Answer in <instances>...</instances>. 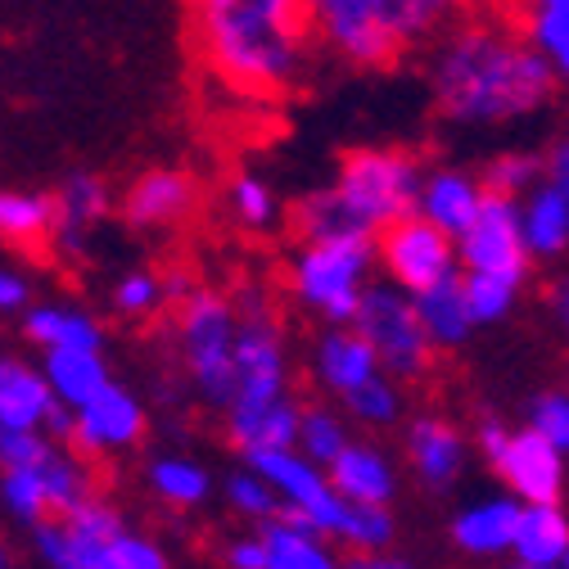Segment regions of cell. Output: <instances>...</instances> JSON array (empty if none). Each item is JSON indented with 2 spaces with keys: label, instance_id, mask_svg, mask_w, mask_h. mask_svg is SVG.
Wrapping results in <instances>:
<instances>
[{
  "label": "cell",
  "instance_id": "cell-1",
  "mask_svg": "<svg viewBox=\"0 0 569 569\" xmlns=\"http://www.w3.org/2000/svg\"><path fill=\"white\" fill-rule=\"evenodd\" d=\"M425 50L430 100L452 127H511L560 96L551 63L502 6L452 23Z\"/></svg>",
  "mask_w": 569,
  "mask_h": 569
},
{
  "label": "cell",
  "instance_id": "cell-2",
  "mask_svg": "<svg viewBox=\"0 0 569 569\" xmlns=\"http://www.w3.org/2000/svg\"><path fill=\"white\" fill-rule=\"evenodd\" d=\"M194 37L231 91L284 96L308 68L303 0H194Z\"/></svg>",
  "mask_w": 569,
  "mask_h": 569
},
{
  "label": "cell",
  "instance_id": "cell-3",
  "mask_svg": "<svg viewBox=\"0 0 569 569\" xmlns=\"http://www.w3.org/2000/svg\"><path fill=\"white\" fill-rule=\"evenodd\" d=\"M376 271H380L376 236L299 240V249L284 262V290L321 326H339L358 317V303Z\"/></svg>",
  "mask_w": 569,
  "mask_h": 569
},
{
  "label": "cell",
  "instance_id": "cell-4",
  "mask_svg": "<svg viewBox=\"0 0 569 569\" xmlns=\"http://www.w3.org/2000/svg\"><path fill=\"white\" fill-rule=\"evenodd\" d=\"M236 339L240 303L222 290H194L177 303V352L199 402L227 411L236 398Z\"/></svg>",
  "mask_w": 569,
  "mask_h": 569
},
{
  "label": "cell",
  "instance_id": "cell-5",
  "mask_svg": "<svg viewBox=\"0 0 569 569\" xmlns=\"http://www.w3.org/2000/svg\"><path fill=\"white\" fill-rule=\"evenodd\" d=\"M236 303H240V339H236V398L227 407V425H240L290 393V352H284V330L271 299L258 284H249V290L236 295Z\"/></svg>",
  "mask_w": 569,
  "mask_h": 569
},
{
  "label": "cell",
  "instance_id": "cell-6",
  "mask_svg": "<svg viewBox=\"0 0 569 569\" xmlns=\"http://www.w3.org/2000/svg\"><path fill=\"white\" fill-rule=\"evenodd\" d=\"M475 448L520 502H560L569 483V452L556 448L533 425H507L483 416L475 425Z\"/></svg>",
  "mask_w": 569,
  "mask_h": 569
},
{
  "label": "cell",
  "instance_id": "cell-7",
  "mask_svg": "<svg viewBox=\"0 0 569 569\" xmlns=\"http://www.w3.org/2000/svg\"><path fill=\"white\" fill-rule=\"evenodd\" d=\"M335 186L352 208H358V218L371 231H380V227H389V222L420 208L425 163L398 146H362V150L343 154Z\"/></svg>",
  "mask_w": 569,
  "mask_h": 569
},
{
  "label": "cell",
  "instance_id": "cell-8",
  "mask_svg": "<svg viewBox=\"0 0 569 569\" xmlns=\"http://www.w3.org/2000/svg\"><path fill=\"white\" fill-rule=\"evenodd\" d=\"M352 326L371 339V348L380 352V367L398 380H425L439 362V348H435L430 330H425V321H420L416 295H407L402 284H393L389 276L367 284Z\"/></svg>",
  "mask_w": 569,
  "mask_h": 569
},
{
  "label": "cell",
  "instance_id": "cell-9",
  "mask_svg": "<svg viewBox=\"0 0 569 569\" xmlns=\"http://www.w3.org/2000/svg\"><path fill=\"white\" fill-rule=\"evenodd\" d=\"M244 461L271 479L284 511L303 516L308 525H317L339 547V533H343V520H348L352 502L335 488V479L321 461H312L299 448H253V452H244Z\"/></svg>",
  "mask_w": 569,
  "mask_h": 569
},
{
  "label": "cell",
  "instance_id": "cell-10",
  "mask_svg": "<svg viewBox=\"0 0 569 569\" xmlns=\"http://www.w3.org/2000/svg\"><path fill=\"white\" fill-rule=\"evenodd\" d=\"M376 258H380V276L402 284L407 295H420V290H430V284L461 271L457 236H448L439 222L425 218V212H407V218L380 227L376 231Z\"/></svg>",
  "mask_w": 569,
  "mask_h": 569
},
{
  "label": "cell",
  "instance_id": "cell-11",
  "mask_svg": "<svg viewBox=\"0 0 569 569\" xmlns=\"http://www.w3.org/2000/svg\"><path fill=\"white\" fill-rule=\"evenodd\" d=\"M312 41L335 50L352 68H389L407 50L393 41L380 0H303Z\"/></svg>",
  "mask_w": 569,
  "mask_h": 569
},
{
  "label": "cell",
  "instance_id": "cell-12",
  "mask_svg": "<svg viewBox=\"0 0 569 569\" xmlns=\"http://www.w3.org/2000/svg\"><path fill=\"white\" fill-rule=\"evenodd\" d=\"M457 249H461V271H497V276L529 280L533 253H529L525 227H520V199L488 190L479 218L466 227Z\"/></svg>",
  "mask_w": 569,
  "mask_h": 569
},
{
  "label": "cell",
  "instance_id": "cell-13",
  "mask_svg": "<svg viewBox=\"0 0 569 569\" xmlns=\"http://www.w3.org/2000/svg\"><path fill=\"white\" fill-rule=\"evenodd\" d=\"M146 435V407L140 398L122 385H104L87 407H78V430H73V448L87 457H113L140 443Z\"/></svg>",
  "mask_w": 569,
  "mask_h": 569
},
{
  "label": "cell",
  "instance_id": "cell-14",
  "mask_svg": "<svg viewBox=\"0 0 569 569\" xmlns=\"http://www.w3.org/2000/svg\"><path fill=\"white\" fill-rule=\"evenodd\" d=\"M312 380L326 398H343L352 393L362 380H371L380 367V352L371 348V339L352 326V321H339V326H326L317 339H312Z\"/></svg>",
  "mask_w": 569,
  "mask_h": 569
},
{
  "label": "cell",
  "instance_id": "cell-15",
  "mask_svg": "<svg viewBox=\"0 0 569 569\" xmlns=\"http://www.w3.org/2000/svg\"><path fill=\"white\" fill-rule=\"evenodd\" d=\"M194 208H199V181L181 168H154L131 181L122 199V218L136 231H172Z\"/></svg>",
  "mask_w": 569,
  "mask_h": 569
},
{
  "label": "cell",
  "instance_id": "cell-16",
  "mask_svg": "<svg viewBox=\"0 0 569 569\" xmlns=\"http://www.w3.org/2000/svg\"><path fill=\"white\" fill-rule=\"evenodd\" d=\"M466 457H470V443L461 435V425H452L448 416H416L407 425V461H411V475L425 483V488H452L466 470Z\"/></svg>",
  "mask_w": 569,
  "mask_h": 569
},
{
  "label": "cell",
  "instance_id": "cell-17",
  "mask_svg": "<svg viewBox=\"0 0 569 569\" xmlns=\"http://www.w3.org/2000/svg\"><path fill=\"white\" fill-rule=\"evenodd\" d=\"M59 520L68 533V560H73V569H118V547H122L131 525L118 516L113 502L91 492L87 502L63 511Z\"/></svg>",
  "mask_w": 569,
  "mask_h": 569
},
{
  "label": "cell",
  "instance_id": "cell-18",
  "mask_svg": "<svg viewBox=\"0 0 569 569\" xmlns=\"http://www.w3.org/2000/svg\"><path fill=\"white\" fill-rule=\"evenodd\" d=\"M520 511H525V502L511 488L497 492V497H483V502L461 507L452 516V547L461 556H479V560L511 556L516 529H520Z\"/></svg>",
  "mask_w": 569,
  "mask_h": 569
},
{
  "label": "cell",
  "instance_id": "cell-19",
  "mask_svg": "<svg viewBox=\"0 0 569 569\" xmlns=\"http://www.w3.org/2000/svg\"><path fill=\"white\" fill-rule=\"evenodd\" d=\"M488 199L483 172L470 168H425V186H420V208L430 222H439L448 236H466V227L479 218V208Z\"/></svg>",
  "mask_w": 569,
  "mask_h": 569
},
{
  "label": "cell",
  "instance_id": "cell-20",
  "mask_svg": "<svg viewBox=\"0 0 569 569\" xmlns=\"http://www.w3.org/2000/svg\"><path fill=\"white\" fill-rule=\"evenodd\" d=\"M104 218H109V186L100 177H91V172H78V177H68V186L54 199V231H50V240L59 244V253L78 258L91 244V236H96V227Z\"/></svg>",
  "mask_w": 569,
  "mask_h": 569
},
{
  "label": "cell",
  "instance_id": "cell-21",
  "mask_svg": "<svg viewBox=\"0 0 569 569\" xmlns=\"http://www.w3.org/2000/svg\"><path fill=\"white\" fill-rule=\"evenodd\" d=\"M258 538L267 542L271 569H335L339 565V547L317 525H308L303 516L284 511V507L276 516L258 520Z\"/></svg>",
  "mask_w": 569,
  "mask_h": 569
},
{
  "label": "cell",
  "instance_id": "cell-22",
  "mask_svg": "<svg viewBox=\"0 0 569 569\" xmlns=\"http://www.w3.org/2000/svg\"><path fill=\"white\" fill-rule=\"evenodd\" d=\"M335 488L348 497V502H362V507H389L393 492H398V470L389 461L385 448L376 443H352L326 466Z\"/></svg>",
  "mask_w": 569,
  "mask_h": 569
},
{
  "label": "cell",
  "instance_id": "cell-23",
  "mask_svg": "<svg viewBox=\"0 0 569 569\" xmlns=\"http://www.w3.org/2000/svg\"><path fill=\"white\" fill-rule=\"evenodd\" d=\"M385 23L402 50H420L443 37L452 23L488 10V0H380Z\"/></svg>",
  "mask_w": 569,
  "mask_h": 569
},
{
  "label": "cell",
  "instance_id": "cell-24",
  "mask_svg": "<svg viewBox=\"0 0 569 569\" xmlns=\"http://www.w3.org/2000/svg\"><path fill=\"white\" fill-rule=\"evenodd\" d=\"M520 227L533 262H556L569 253V190L560 181H538L520 199Z\"/></svg>",
  "mask_w": 569,
  "mask_h": 569
},
{
  "label": "cell",
  "instance_id": "cell-25",
  "mask_svg": "<svg viewBox=\"0 0 569 569\" xmlns=\"http://www.w3.org/2000/svg\"><path fill=\"white\" fill-rule=\"evenodd\" d=\"M54 389L41 367L0 358V430H46Z\"/></svg>",
  "mask_w": 569,
  "mask_h": 569
},
{
  "label": "cell",
  "instance_id": "cell-26",
  "mask_svg": "<svg viewBox=\"0 0 569 569\" xmlns=\"http://www.w3.org/2000/svg\"><path fill=\"white\" fill-rule=\"evenodd\" d=\"M502 10L551 63L560 91H569V0H502Z\"/></svg>",
  "mask_w": 569,
  "mask_h": 569
},
{
  "label": "cell",
  "instance_id": "cell-27",
  "mask_svg": "<svg viewBox=\"0 0 569 569\" xmlns=\"http://www.w3.org/2000/svg\"><path fill=\"white\" fill-rule=\"evenodd\" d=\"M511 556L525 569H560L565 565V556H569V516L560 511V502H525Z\"/></svg>",
  "mask_w": 569,
  "mask_h": 569
},
{
  "label": "cell",
  "instance_id": "cell-28",
  "mask_svg": "<svg viewBox=\"0 0 569 569\" xmlns=\"http://www.w3.org/2000/svg\"><path fill=\"white\" fill-rule=\"evenodd\" d=\"M416 308H420V321L430 330L435 348L448 352V348H461L479 326H475V312H470V299H466V284H461V271L430 284V290L416 295Z\"/></svg>",
  "mask_w": 569,
  "mask_h": 569
},
{
  "label": "cell",
  "instance_id": "cell-29",
  "mask_svg": "<svg viewBox=\"0 0 569 569\" xmlns=\"http://www.w3.org/2000/svg\"><path fill=\"white\" fill-rule=\"evenodd\" d=\"M41 371L54 389L59 402L68 407H87L104 385H109V367L100 358V348H46Z\"/></svg>",
  "mask_w": 569,
  "mask_h": 569
},
{
  "label": "cell",
  "instance_id": "cell-30",
  "mask_svg": "<svg viewBox=\"0 0 569 569\" xmlns=\"http://www.w3.org/2000/svg\"><path fill=\"white\" fill-rule=\"evenodd\" d=\"M23 330L28 339L46 352V348H100L104 330L91 312L82 308H63V303H37L23 312Z\"/></svg>",
  "mask_w": 569,
  "mask_h": 569
},
{
  "label": "cell",
  "instance_id": "cell-31",
  "mask_svg": "<svg viewBox=\"0 0 569 569\" xmlns=\"http://www.w3.org/2000/svg\"><path fill=\"white\" fill-rule=\"evenodd\" d=\"M295 231L299 240H335V236H376L362 218H358V208H352L339 186L330 181L326 190H312L295 203Z\"/></svg>",
  "mask_w": 569,
  "mask_h": 569
},
{
  "label": "cell",
  "instance_id": "cell-32",
  "mask_svg": "<svg viewBox=\"0 0 569 569\" xmlns=\"http://www.w3.org/2000/svg\"><path fill=\"white\" fill-rule=\"evenodd\" d=\"M146 479H150V492L159 497L163 507H177V511H194L208 502L212 492V479L199 461L190 457H154L146 466Z\"/></svg>",
  "mask_w": 569,
  "mask_h": 569
},
{
  "label": "cell",
  "instance_id": "cell-33",
  "mask_svg": "<svg viewBox=\"0 0 569 569\" xmlns=\"http://www.w3.org/2000/svg\"><path fill=\"white\" fill-rule=\"evenodd\" d=\"M402 385L407 380H398L389 371H376L371 380H362L352 393H343L339 407L348 411V420L367 425V430H389V425L402 420Z\"/></svg>",
  "mask_w": 569,
  "mask_h": 569
},
{
  "label": "cell",
  "instance_id": "cell-34",
  "mask_svg": "<svg viewBox=\"0 0 569 569\" xmlns=\"http://www.w3.org/2000/svg\"><path fill=\"white\" fill-rule=\"evenodd\" d=\"M50 231H54V199L0 190V240L37 244V240H50Z\"/></svg>",
  "mask_w": 569,
  "mask_h": 569
},
{
  "label": "cell",
  "instance_id": "cell-35",
  "mask_svg": "<svg viewBox=\"0 0 569 569\" xmlns=\"http://www.w3.org/2000/svg\"><path fill=\"white\" fill-rule=\"evenodd\" d=\"M227 208H231V222L249 236H262L280 222V199L271 190V181H262L258 172H236L227 186Z\"/></svg>",
  "mask_w": 569,
  "mask_h": 569
},
{
  "label": "cell",
  "instance_id": "cell-36",
  "mask_svg": "<svg viewBox=\"0 0 569 569\" xmlns=\"http://www.w3.org/2000/svg\"><path fill=\"white\" fill-rule=\"evenodd\" d=\"M41 475H46V488H50V507L54 516L73 511L78 502L96 492V475L87 466V452H63V443L41 461Z\"/></svg>",
  "mask_w": 569,
  "mask_h": 569
},
{
  "label": "cell",
  "instance_id": "cell-37",
  "mask_svg": "<svg viewBox=\"0 0 569 569\" xmlns=\"http://www.w3.org/2000/svg\"><path fill=\"white\" fill-rule=\"evenodd\" d=\"M461 284H466V299H470V312H475V326H497L507 321L520 303V290L525 280L516 276H497V271H461Z\"/></svg>",
  "mask_w": 569,
  "mask_h": 569
},
{
  "label": "cell",
  "instance_id": "cell-38",
  "mask_svg": "<svg viewBox=\"0 0 569 569\" xmlns=\"http://www.w3.org/2000/svg\"><path fill=\"white\" fill-rule=\"evenodd\" d=\"M547 154L542 150H502L483 163V186L492 194H511V199H525L538 181H547Z\"/></svg>",
  "mask_w": 569,
  "mask_h": 569
},
{
  "label": "cell",
  "instance_id": "cell-39",
  "mask_svg": "<svg viewBox=\"0 0 569 569\" xmlns=\"http://www.w3.org/2000/svg\"><path fill=\"white\" fill-rule=\"evenodd\" d=\"M0 507H6L19 525H37L46 516H54L50 507V488L41 466H23V470H0Z\"/></svg>",
  "mask_w": 569,
  "mask_h": 569
},
{
  "label": "cell",
  "instance_id": "cell-40",
  "mask_svg": "<svg viewBox=\"0 0 569 569\" xmlns=\"http://www.w3.org/2000/svg\"><path fill=\"white\" fill-rule=\"evenodd\" d=\"M348 411H335V407H321V402H312V407H303V425H299V452H308L312 461H321V466H330L343 448H348V420H343Z\"/></svg>",
  "mask_w": 569,
  "mask_h": 569
},
{
  "label": "cell",
  "instance_id": "cell-41",
  "mask_svg": "<svg viewBox=\"0 0 569 569\" xmlns=\"http://www.w3.org/2000/svg\"><path fill=\"white\" fill-rule=\"evenodd\" d=\"M222 492H227V507H231L236 516H244V520H253V525L280 511V492H276V488H271V479H267L262 470H253L249 461H244V470H236V475H227V483H222Z\"/></svg>",
  "mask_w": 569,
  "mask_h": 569
},
{
  "label": "cell",
  "instance_id": "cell-42",
  "mask_svg": "<svg viewBox=\"0 0 569 569\" xmlns=\"http://www.w3.org/2000/svg\"><path fill=\"white\" fill-rule=\"evenodd\" d=\"M168 303V295H163V276L159 271H127L118 284H113V308L122 312V317H150V312H159Z\"/></svg>",
  "mask_w": 569,
  "mask_h": 569
},
{
  "label": "cell",
  "instance_id": "cell-43",
  "mask_svg": "<svg viewBox=\"0 0 569 569\" xmlns=\"http://www.w3.org/2000/svg\"><path fill=\"white\" fill-rule=\"evenodd\" d=\"M59 443L46 430H0V470L41 466Z\"/></svg>",
  "mask_w": 569,
  "mask_h": 569
},
{
  "label": "cell",
  "instance_id": "cell-44",
  "mask_svg": "<svg viewBox=\"0 0 569 569\" xmlns=\"http://www.w3.org/2000/svg\"><path fill=\"white\" fill-rule=\"evenodd\" d=\"M529 425H533V430H542L556 448L569 452V389H547V393H538L533 407H529Z\"/></svg>",
  "mask_w": 569,
  "mask_h": 569
},
{
  "label": "cell",
  "instance_id": "cell-45",
  "mask_svg": "<svg viewBox=\"0 0 569 569\" xmlns=\"http://www.w3.org/2000/svg\"><path fill=\"white\" fill-rule=\"evenodd\" d=\"M32 556L50 569H73V560H68V533H63L59 516H46L32 525Z\"/></svg>",
  "mask_w": 569,
  "mask_h": 569
},
{
  "label": "cell",
  "instance_id": "cell-46",
  "mask_svg": "<svg viewBox=\"0 0 569 569\" xmlns=\"http://www.w3.org/2000/svg\"><path fill=\"white\" fill-rule=\"evenodd\" d=\"M32 308V280L19 267H0V317Z\"/></svg>",
  "mask_w": 569,
  "mask_h": 569
},
{
  "label": "cell",
  "instance_id": "cell-47",
  "mask_svg": "<svg viewBox=\"0 0 569 569\" xmlns=\"http://www.w3.org/2000/svg\"><path fill=\"white\" fill-rule=\"evenodd\" d=\"M222 560L231 569H271V556H267V542L258 533H244V538H231L222 547Z\"/></svg>",
  "mask_w": 569,
  "mask_h": 569
},
{
  "label": "cell",
  "instance_id": "cell-48",
  "mask_svg": "<svg viewBox=\"0 0 569 569\" xmlns=\"http://www.w3.org/2000/svg\"><path fill=\"white\" fill-rule=\"evenodd\" d=\"M547 308H551V321L560 326V335H569V276H556L547 284Z\"/></svg>",
  "mask_w": 569,
  "mask_h": 569
},
{
  "label": "cell",
  "instance_id": "cell-49",
  "mask_svg": "<svg viewBox=\"0 0 569 569\" xmlns=\"http://www.w3.org/2000/svg\"><path fill=\"white\" fill-rule=\"evenodd\" d=\"M194 290H199V284H194V276H190L186 267H168V271H163V295H168V303H172V308H177V303H186Z\"/></svg>",
  "mask_w": 569,
  "mask_h": 569
},
{
  "label": "cell",
  "instance_id": "cell-50",
  "mask_svg": "<svg viewBox=\"0 0 569 569\" xmlns=\"http://www.w3.org/2000/svg\"><path fill=\"white\" fill-rule=\"evenodd\" d=\"M547 172H551V181H560L569 190V127L556 136V146L547 150Z\"/></svg>",
  "mask_w": 569,
  "mask_h": 569
},
{
  "label": "cell",
  "instance_id": "cell-51",
  "mask_svg": "<svg viewBox=\"0 0 569 569\" xmlns=\"http://www.w3.org/2000/svg\"><path fill=\"white\" fill-rule=\"evenodd\" d=\"M10 565H14V551H10L6 542H0V569H10Z\"/></svg>",
  "mask_w": 569,
  "mask_h": 569
},
{
  "label": "cell",
  "instance_id": "cell-52",
  "mask_svg": "<svg viewBox=\"0 0 569 569\" xmlns=\"http://www.w3.org/2000/svg\"><path fill=\"white\" fill-rule=\"evenodd\" d=\"M565 569H569V556H565Z\"/></svg>",
  "mask_w": 569,
  "mask_h": 569
}]
</instances>
